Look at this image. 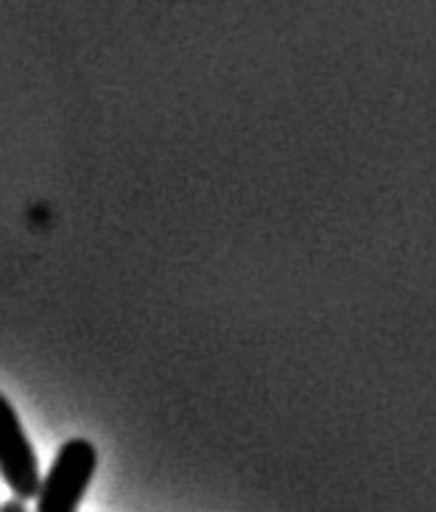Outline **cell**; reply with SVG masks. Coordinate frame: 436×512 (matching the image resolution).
<instances>
[{
    "instance_id": "1",
    "label": "cell",
    "mask_w": 436,
    "mask_h": 512,
    "mask_svg": "<svg viewBox=\"0 0 436 512\" xmlns=\"http://www.w3.org/2000/svg\"><path fill=\"white\" fill-rule=\"evenodd\" d=\"M98 468V451L90 440H68L56 451L51 471L37 490V512H79L84 493Z\"/></svg>"
},
{
    "instance_id": "2",
    "label": "cell",
    "mask_w": 436,
    "mask_h": 512,
    "mask_svg": "<svg viewBox=\"0 0 436 512\" xmlns=\"http://www.w3.org/2000/svg\"><path fill=\"white\" fill-rule=\"evenodd\" d=\"M0 476L17 501L34 499L40 490V459L23 431L14 406L0 395Z\"/></svg>"
},
{
    "instance_id": "3",
    "label": "cell",
    "mask_w": 436,
    "mask_h": 512,
    "mask_svg": "<svg viewBox=\"0 0 436 512\" xmlns=\"http://www.w3.org/2000/svg\"><path fill=\"white\" fill-rule=\"evenodd\" d=\"M0 512H28V510H26V504H23V501L12 499V501H6V504L0 507Z\"/></svg>"
}]
</instances>
